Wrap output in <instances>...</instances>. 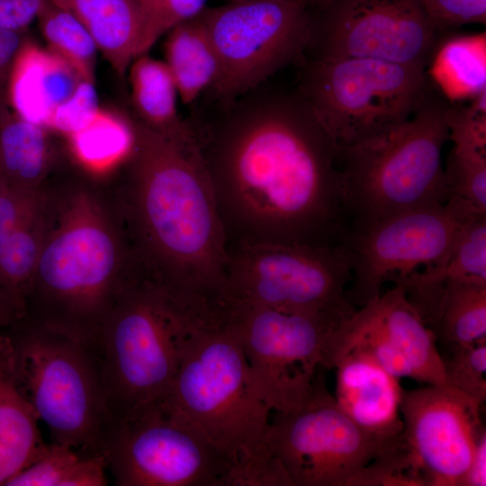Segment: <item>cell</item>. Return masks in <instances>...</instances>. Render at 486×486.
Instances as JSON below:
<instances>
[{"label":"cell","instance_id":"9","mask_svg":"<svg viewBox=\"0 0 486 486\" xmlns=\"http://www.w3.org/2000/svg\"><path fill=\"white\" fill-rule=\"evenodd\" d=\"M227 299L340 322L356 307L348 301L350 261L343 247L252 244L228 250Z\"/></svg>","mask_w":486,"mask_h":486},{"label":"cell","instance_id":"14","mask_svg":"<svg viewBox=\"0 0 486 486\" xmlns=\"http://www.w3.org/2000/svg\"><path fill=\"white\" fill-rule=\"evenodd\" d=\"M481 215L485 214L448 200L350 229L344 245L352 273L348 301L361 307L378 297L386 282L433 266L464 225Z\"/></svg>","mask_w":486,"mask_h":486},{"label":"cell","instance_id":"28","mask_svg":"<svg viewBox=\"0 0 486 486\" xmlns=\"http://www.w3.org/2000/svg\"><path fill=\"white\" fill-rule=\"evenodd\" d=\"M68 138L76 162L98 178L119 169L135 144L133 120L99 108L93 119Z\"/></svg>","mask_w":486,"mask_h":486},{"label":"cell","instance_id":"29","mask_svg":"<svg viewBox=\"0 0 486 486\" xmlns=\"http://www.w3.org/2000/svg\"><path fill=\"white\" fill-rule=\"evenodd\" d=\"M107 471L103 454H87L51 442L44 444L36 458L4 486H104Z\"/></svg>","mask_w":486,"mask_h":486},{"label":"cell","instance_id":"23","mask_svg":"<svg viewBox=\"0 0 486 486\" xmlns=\"http://www.w3.org/2000/svg\"><path fill=\"white\" fill-rule=\"evenodd\" d=\"M39 421L16 376L11 337L0 333V486L27 467L45 444Z\"/></svg>","mask_w":486,"mask_h":486},{"label":"cell","instance_id":"40","mask_svg":"<svg viewBox=\"0 0 486 486\" xmlns=\"http://www.w3.org/2000/svg\"><path fill=\"white\" fill-rule=\"evenodd\" d=\"M22 319L15 303L0 284V329L8 328Z\"/></svg>","mask_w":486,"mask_h":486},{"label":"cell","instance_id":"21","mask_svg":"<svg viewBox=\"0 0 486 486\" xmlns=\"http://www.w3.org/2000/svg\"><path fill=\"white\" fill-rule=\"evenodd\" d=\"M458 281L486 284V214L464 224L438 262L393 282L431 328L445 289Z\"/></svg>","mask_w":486,"mask_h":486},{"label":"cell","instance_id":"7","mask_svg":"<svg viewBox=\"0 0 486 486\" xmlns=\"http://www.w3.org/2000/svg\"><path fill=\"white\" fill-rule=\"evenodd\" d=\"M8 328L19 384L52 442L102 454L111 414L95 347L27 318Z\"/></svg>","mask_w":486,"mask_h":486},{"label":"cell","instance_id":"22","mask_svg":"<svg viewBox=\"0 0 486 486\" xmlns=\"http://www.w3.org/2000/svg\"><path fill=\"white\" fill-rule=\"evenodd\" d=\"M485 122V95L476 96L471 106L451 103L448 140L453 146L444 166L447 201L460 202L482 214H486Z\"/></svg>","mask_w":486,"mask_h":486},{"label":"cell","instance_id":"26","mask_svg":"<svg viewBox=\"0 0 486 486\" xmlns=\"http://www.w3.org/2000/svg\"><path fill=\"white\" fill-rule=\"evenodd\" d=\"M54 164L48 129L10 110L0 114V181L15 189L37 192Z\"/></svg>","mask_w":486,"mask_h":486},{"label":"cell","instance_id":"16","mask_svg":"<svg viewBox=\"0 0 486 486\" xmlns=\"http://www.w3.org/2000/svg\"><path fill=\"white\" fill-rule=\"evenodd\" d=\"M482 405L449 385L402 390V439L425 486H462L485 429Z\"/></svg>","mask_w":486,"mask_h":486},{"label":"cell","instance_id":"3","mask_svg":"<svg viewBox=\"0 0 486 486\" xmlns=\"http://www.w3.org/2000/svg\"><path fill=\"white\" fill-rule=\"evenodd\" d=\"M44 226L26 314L95 347L101 326L140 274L111 190L95 181H48Z\"/></svg>","mask_w":486,"mask_h":486},{"label":"cell","instance_id":"2","mask_svg":"<svg viewBox=\"0 0 486 486\" xmlns=\"http://www.w3.org/2000/svg\"><path fill=\"white\" fill-rule=\"evenodd\" d=\"M135 144L110 189L140 274L200 317L227 299L228 247L199 147L133 119Z\"/></svg>","mask_w":486,"mask_h":486},{"label":"cell","instance_id":"31","mask_svg":"<svg viewBox=\"0 0 486 486\" xmlns=\"http://www.w3.org/2000/svg\"><path fill=\"white\" fill-rule=\"evenodd\" d=\"M49 49L67 61L86 81L94 83L97 46L70 13L45 0L37 17Z\"/></svg>","mask_w":486,"mask_h":486},{"label":"cell","instance_id":"41","mask_svg":"<svg viewBox=\"0 0 486 486\" xmlns=\"http://www.w3.org/2000/svg\"><path fill=\"white\" fill-rule=\"evenodd\" d=\"M305 6L312 13L319 14L326 10L334 0H302Z\"/></svg>","mask_w":486,"mask_h":486},{"label":"cell","instance_id":"42","mask_svg":"<svg viewBox=\"0 0 486 486\" xmlns=\"http://www.w3.org/2000/svg\"><path fill=\"white\" fill-rule=\"evenodd\" d=\"M229 1H234V0H229ZM302 1V0H301Z\"/></svg>","mask_w":486,"mask_h":486},{"label":"cell","instance_id":"37","mask_svg":"<svg viewBox=\"0 0 486 486\" xmlns=\"http://www.w3.org/2000/svg\"><path fill=\"white\" fill-rule=\"evenodd\" d=\"M26 32L0 28V114L9 110L7 90L15 57L27 38Z\"/></svg>","mask_w":486,"mask_h":486},{"label":"cell","instance_id":"39","mask_svg":"<svg viewBox=\"0 0 486 486\" xmlns=\"http://www.w3.org/2000/svg\"><path fill=\"white\" fill-rule=\"evenodd\" d=\"M486 485V431L481 434L462 486Z\"/></svg>","mask_w":486,"mask_h":486},{"label":"cell","instance_id":"10","mask_svg":"<svg viewBox=\"0 0 486 486\" xmlns=\"http://www.w3.org/2000/svg\"><path fill=\"white\" fill-rule=\"evenodd\" d=\"M101 454L118 486H223L233 467L194 425L158 404L111 418Z\"/></svg>","mask_w":486,"mask_h":486},{"label":"cell","instance_id":"36","mask_svg":"<svg viewBox=\"0 0 486 486\" xmlns=\"http://www.w3.org/2000/svg\"><path fill=\"white\" fill-rule=\"evenodd\" d=\"M421 4L439 36L465 24L486 22V0H421Z\"/></svg>","mask_w":486,"mask_h":486},{"label":"cell","instance_id":"27","mask_svg":"<svg viewBox=\"0 0 486 486\" xmlns=\"http://www.w3.org/2000/svg\"><path fill=\"white\" fill-rule=\"evenodd\" d=\"M166 65L184 105L211 90L220 74L215 49L201 16L184 21L167 32Z\"/></svg>","mask_w":486,"mask_h":486},{"label":"cell","instance_id":"11","mask_svg":"<svg viewBox=\"0 0 486 486\" xmlns=\"http://www.w3.org/2000/svg\"><path fill=\"white\" fill-rule=\"evenodd\" d=\"M215 49L214 97L232 98L304 58L313 14L301 0H234L200 13Z\"/></svg>","mask_w":486,"mask_h":486},{"label":"cell","instance_id":"12","mask_svg":"<svg viewBox=\"0 0 486 486\" xmlns=\"http://www.w3.org/2000/svg\"><path fill=\"white\" fill-rule=\"evenodd\" d=\"M222 318L237 334L256 392L269 410H295L312 395L330 332L328 316L228 301Z\"/></svg>","mask_w":486,"mask_h":486},{"label":"cell","instance_id":"1","mask_svg":"<svg viewBox=\"0 0 486 486\" xmlns=\"http://www.w3.org/2000/svg\"><path fill=\"white\" fill-rule=\"evenodd\" d=\"M191 122L224 228L240 245L344 247L340 151L303 96L265 87L218 98Z\"/></svg>","mask_w":486,"mask_h":486},{"label":"cell","instance_id":"32","mask_svg":"<svg viewBox=\"0 0 486 486\" xmlns=\"http://www.w3.org/2000/svg\"><path fill=\"white\" fill-rule=\"evenodd\" d=\"M445 39L433 58L442 84L458 94L476 96L485 92V34Z\"/></svg>","mask_w":486,"mask_h":486},{"label":"cell","instance_id":"5","mask_svg":"<svg viewBox=\"0 0 486 486\" xmlns=\"http://www.w3.org/2000/svg\"><path fill=\"white\" fill-rule=\"evenodd\" d=\"M451 102L430 85L413 115L390 134L340 151L349 230L447 202L442 152Z\"/></svg>","mask_w":486,"mask_h":486},{"label":"cell","instance_id":"19","mask_svg":"<svg viewBox=\"0 0 486 486\" xmlns=\"http://www.w3.org/2000/svg\"><path fill=\"white\" fill-rule=\"evenodd\" d=\"M42 189L22 191L0 181V284L22 319L42 241Z\"/></svg>","mask_w":486,"mask_h":486},{"label":"cell","instance_id":"20","mask_svg":"<svg viewBox=\"0 0 486 486\" xmlns=\"http://www.w3.org/2000/svg\"><path fill=\"white\" fill-rule=\"evenodd\" d=\"M81 79L62 58L27 37L11 70L9 107L22 119L46 128L53 110L73 94Z\"/></svg>","mask_w":486,"mask_h":486},{"label":"cell","instance_id":"4","mask_svg":"<svg viewBox=\"0 0 486 486\" xmlns=\"http://www.w3.org/2000/svg\"><path fill=\"white\" fill-rule=\"evenodd\" d=\"M158 405L194 425L233 468L251 470L274 458L266 446L271 410L255 389L237 334L222 317L192 329Z\"/></svg>","mask_w":486,"mask_h":486},{"label":"cell","instance_id":"38","mask_svg":"<svg viewBox=\"0 0 486 486\" xmlns=\"http://www.w3.org/2000/svg\"><path fill=\"white\" fill-rule=\"evenodd\" d=\"M45 0H0V28L26 32L38 17Z\"/></svg>","mask_w":486,"mask_h":486},{"label":"cell","instance_id":"6","mask_svg":"<svg viewBox=\"0 0 486 486\" xmlns=\"http://www.w3.org/2000/svg\"><path fill=\"white\" fill-rule=\"evenodd\" d=\"M205 319L137 275L104 320L95 344L111 418L158 404L192 329Z\"/></svg>","mask_w":486,"mask_h":486},{"label":"cell","instance_id":"30","mask_svg":"<svg viewBox=\"0 0 486 486\" xmlns=\"http://www.w3.org/2000/svg\"><path fill=\"white\" fill-rule=\"evenodd\" d=\"M431 329L436 340L454 346L486 342V284L458 281L447 285Z\"/></svg>","mask_w":486,"mask_h":486},{"label":"cell","instance_id":"18","mask_svg":"<svg viewBox=\"0 0 486 486\" xmlns=\"http://www.w3.org/2000/svg\"><path fill=\"white\" fill-rule=\"evenodd\" d=\"M332 368L337 370L334 399L338 408L371 435L386 440L400 437L403 389L399 379L359 347L339 356Z\"/></svg>","mask_w":486,"mask_h":486},{"label":"cell","instance_id":"35","mask_svg":"<svg viewBox=\"0 0 486 486\" xmlns=\"http://www.w3.org/2000/svg\"><path fill=\"white\" fill-rule=\"evenodd\" d=\"M98 110L94 83L81 79L73 94L53 110L46 128L68 137L86 126Z\"/></svg>","mask_w":486,"mask_h":486},{"label":"cell","instance_id":"24","mask_svg":"<svg viewBox=\"0 0 486 486\" xmlns=\"http://www.w3.org/2000/svg\"><path fill=\"white\" fill-rule=\"evenodd\" d=\"M50 1L84 25L121 77L137 57L147 53L143 19L136 0Z\"/></svg>","mask_w":486,"mask_h":486},{"label":"cell","instance_id":"25","mask_svg":"<svg viewBox=\"0 0 486 486\" xmlns=\"http://www.w3.org/2000/svg\"><path fill=\"white\" fill-rule=\"evenodd\" d=\"M136 118L150 130L187 147H199L190 122L176 110L177 90L165 62L146 54L137 57L130 70Z\"/></svg>","mask_w":486,"mask_h":486},{"label":"cell","instance_id":"8","mask_svg":"<svg viewBox=\"0 0 486 486\" xmlns=\"http://www.w3.org/2000/svg\"><path fill=\"white\" fill-rule=\"evenodd\" d=\"M427 69L374 58L304 59L298 92L339 151L381 139L415 112L429 85Z\"/></svg>","mask_w":486,"mask_h":486},{"label":"cell","instance_id":"33","mask_svg":"<svg viewBox=\"0 0 486 486\" xmlns=\"http://www.w3.org/2000/svg\"><path fill=\"white\" fill-rule=\"evenodd\" d=\"M443 362L447 384L484 404L486 342L455 346L454 352Z\"/></svg>","mask_w":486,"mask_h":486},{"label":"cell","instance_id":"17","mask_svg":"<svg viewBox=\"0 0 486 486\" xmlns=\"http://www.w3.org/2000/svg\"><path fill=\"white\" fill-rule=\"evenodd\" d=\"M339 351L359 347L394 377L448 385L436 338L397 282L360 307L336 331Z\"/></svg>","mask_w":486,"mask_h":486},{"label":"cell","instance_id":"34","mask_svg":"<svg viewBox=\"0 0 486 486\" xmlns=\"http://www.w3.org/2000/svg\"><path fill=\"white\" fill-rule=\"evenodd\" d=\"M140 10L146 51L164 33L191 19L205 7L206 0H136Z\"/></svg>","mask_w":486,"mask_h":486},{"label":"cell","instance_id":"13","mask_svg":"<svg viewBox=\"0 0 486 486\" xmlns=\"http://www.w3.org/2000/svg\"><path fill=\"white\" fill-rule=\"evenodd\" d=\"M401 437L386 440L360 428L338 408L320 374L304 404L275 412L266 446L292 486H352L367 465Z\"/></svg>","mask_w":486,"mask_h":486},{"label":"cell","instance_id":"15","mask_svg":"<svg viewBox=\"0 0 486 486\" xmlns=\"http://www.w3.org/2000/svg\"><path fill=\"white\" fill-rule=\"evenodd\" d=\"M440 36L421 0H334L313 14L310 58H364L427 69Z\"/></svg>","mask_w":486,"mask_h":486}]
</instances>
